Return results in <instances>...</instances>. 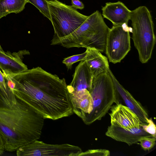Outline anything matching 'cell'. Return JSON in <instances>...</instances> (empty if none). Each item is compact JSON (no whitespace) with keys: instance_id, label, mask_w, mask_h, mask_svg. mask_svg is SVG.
I'll use <instances>...</instances> for the list:
<instances>
[{"instance_id":"4","label":"cell","mask_w":156,"mask_h":156,"mask_svg":"<svg viewBox=\"0 0 156 156\" xmlns=\"http://www.w3.org/2000/svg\"><path fill=\"white\" fill-rule=\"evenodd\" d=\"M89 91L93 99V106L90 113L82 120L87 125L101 120L114 103H120L119 95L108 73L93 77Z\"/></svg>"},{"instance_id":"7","label":"cell","mask_w":156,"mask_h":156,"mask_svg":"<svg viewBox=\"0 0 156 156\" xmlns=\"http://www.w3.org/2000/svg\"><path fill=\"white\" fill-rule=\"evenodd\" d=\"M131 27L128 25H113L107 37L105 52L109 61L120 62L131 49L130 32Z\"/></svg>"},{"instance_id":"3","label":"cell","mask_w":156,"mask_h":156,"mask_svg":"<svg viewBox=\"0 0 156 156\" xmlns=\"http://www.w3.org/2000/svg\"><path fill=\"white\" fill-rule=\"evenodd\" d=\"M109 29L101 13L96 10L71 34L63 37L52 39L51 44L60 45L67 48H92L105 52Z\"/></svg>"},{"instance_id":"11","label":"cell","mask_w":156,"mask_h":156,"mask_svg":"<svg viewBox=\"0 0 156 156\" xmlns=\"http://www.w3.org/2000/svg\"><path fill=\"white\" fill-rule=\"evenodd\" d=\"M102 16L111 22L113 25H128L131 11L122 2H108L102 6Z\"/></svg>"},{"instance_id":"19","label":"cell","mask_w":156,"mask_h":156,"mask_svg":"<svg viewBox=\"0 0 156 156\" xmlns=\"http://www.w3.org/2000/svg\"><path fill=\"white\" fill-rule=\"evenodd\" d=\"M87 54V52L86 51L82 54L74 55L64 58L62 62L66 65L68 69H71L73 64L75 63L85 60Z\"/></svg>"},{"instance_id":"12","label":"cell","mask_w":156,"mask_h":156,"mask_svg":"<svg viewBox=\"0 0 156 156\" xmlns=\"http://www.w3.org/2000/svg\"><path fill=\"white\" fill-rule=\"evenodd\" d=\"M111 76L114 85L120 97L122 99L126 106L132 111L144 125L148 124L149 115L147 111L142 104L119 82L110 70L108 72Z\"/></svg>"},{"instance_id":"23","label":"cell","mask_w":156,"mask_h":156,"mask_svg":"<svg viewBox=\"0 0 156 156\" xmlns=\"http://www.w3.org/2000/svg\"><path fill=\"white\" fill-rule=\"evenodd\" d=\"M72 5L71 6L75 9H83L84 8V4L79 0H71Z\"/></svg>"},{"instance_id":"20","label":"cell","mask_w":156,"mask_h":156,"mask_svg":"<svg viewBox=\"0 0 156 156\" xmlns=\"http://www.w3.org/2000/svg\"><path fill=\"white\" fill-rule=\"evenodd\" d=\"M156 138L153 136L144 137L139 140L142 149L145 151H149L153 148L156 144Z\"/></svg>"},{"instance_id":"21","label":"cell","mask_w":156,"mask_h":156,"mask_svg":"<svg viewBox=\"0 0 156 156\" xmlns=\"http://www.w3.org/2000/svg\"><path fill=\"white\" fill-rule=\"evenodd\" d=\"M110 155V151L105 149H89L81 153L79 156H109Z\"/></svg>"},{"instance_id":"17","label":"cell","mask_w":156,"mask_h":156,"mask_svg":"<svg viewBox=\"0 0 156 156\" xmlns=\"http://www.w3.org/2000/svg\"><path fill=\"white\" fill-rule=\"evenodd\" d=\"M27 3V0H0V19L11 13L21 12Z\"/></svg>"},{"instance_id":"24","label":"cell","mask_w":156,"mask_h":156,"mask_svg":"<svg viewBox=\"0 0 156 156\" xmlns=\"http://www.w3.org/2000/svg\"><path fill=\"white\" fill-rule=\"evenodd\" d=\"M0 87L2 90H6L8 88L5 78L0 69Z\"/></svg>"},{"instance_id":"5","label":"cell","mask_w":156,"mask_h":156,"mask_svg":"<svg viewBox=\"0 0 156 156\" xmlns=\"http://www.w3.org/2000/svg\"><path fill=\"white\" fill-rule=\"evenodd\" d=\"M132 26V39L142 63L151 58L156 41L154 25L151 12L145 6L131 11L130 19Z\"/></svg>"},{"instance_id":"22","label":"cell","mask_w":156,"mask_h":156,"mask_svg":"<svg viewBox=\"0 0 156 156\" xmlns=\"http://www.w3.org/2000/svg\"><path fill=\"white\" fill-rule=\"evenodd\" d=\"M147 122V124L142 126L143 129L147 133L156 138V126L152 118H149Z\"/></svg>"},{"instance_id":"18","label":"cell","mask_w":156,"mask_h":156,"mask_svg":"<svg viewBox=\"0 0 156 156\" xmlns=\"http://www.w3.org/2000/svg\"><path fill=\"white\" fill-rule=\"evenodd\" d=\"M28 2L34 5L45 17L51 21V17L47 0H27Z\"/></svg>"},{"instance_id":"25","label":"cell","mask_w":156,"mask_h":156,"mask_svg":"<svg viewBox=\"0 0 156 156\" xmlns=\"http://www.w3.org/2000/svg\"><path fill=\"white\" fill-rule=\"evenodd\" d=\"M5 151L3 140L0 133V155H2Z\"/></svg>"},{"instance_id":"14","label":"cell","mask_w":156,"mask_h":156,"mask_svg":"<svg viewBox=\"0 0 156 156\" xmlns=\"http://www.w3.org/2000/svg\"><path fill=\"white\" fill-rule=\"evenodd\" d=\"M73 112L83 120L93 109L92 98L88 90L69 93Z\"/></svg>"},{"instance_id":"9","label":"cell","mask_w":156,"mask_h":156,"mask_svg":"<svg viewBox=\"0 0 156 156\" xmlns=\"http://www.w3.org/2000/svg\"><path fill=\"white\" fill-rule=\"evenodd\" d=\"M110 110L111 125L119 126L126 130L144 137L153 136L143 129L142 126L144 125L137 116L126 106L121 103L115 104Z\"/></svg>"},{"instance_id":"16","label":"cell","mask_w":156,"mask_h":156,"mask_svg":"<svg viewBox=\"0 0 156 156\" xmlns=\"http://www.w3.org/2000/svg\"><path fill=\"white\" fill-rule=\"evenodd\" d=\"M105 135L115 141L125 143L129 146L138 144L139 140L144 137L140 134L126 130L119 126L111 124L108 127Z\"/></svg>"},{"instance_id":"2","label":"cell","mask_w":156,"mask_h":156,"mask_svg":"<svg viewBox=\"0 0 156 156\" xmlns=\"http://www.w3.org/2000/svg\"><path fill=\"white\" fill-rule=\"evenodd\" d=\"M44 119L8 87H0V133L5 150L16 151L41 137Z\"/></svg>"},{"instance_id":"6","label":"cell","mask_w":156,"mask_h":156,"mask_svg":"<svg viewBox=\"0 0 156 156\" xmlns=\"http://www.w3.org/2000/svg\"><path fill=\"white\" fill-rule=\"evenodd\" d=\"M48 4L54 34L52 39L61 38L71 34L87 19L71 6L58 0H48Z\"/></svg>"},{"instance_id":"15","label":"cell","mask_w":156,"mask_h":156,"mask_svg":"<svg viewBox=\"0 0 156 156\" xmlns=\"http://www.w3.org/2000/svg\"><path fill=\"white\" fill-rule=\"evenodd\" d=\"M85 61L90 69L93 77L103 73H108L109 68L108 58L101 52L94 48H86Z\"/></svg>"},{"instance_id":"13","label":"cell","mask_w":156,"mask_h":156,"mask_svg":"<svg viewBox=\"0 0 156 156\" xmlns=\"http://www.w3.org/2000/svg\"><path fill=\"white\" fill-rule=\"evenodd\" d=\"M93 78L91 70L85 61H81L75 68L72 80L67 85L69 93L77 92L85 89L89 91Z\"/></svg>"},{"instance_id":"1","label":"cell","mask_w":156,"mask_h":156,"mask_svg":"<svg viewBox=\"0 0 156 156\" xmlns=\"http://www.w3.org/2000/svg\"><path fill=\"white\" fill-rule=\"evenodd\" d=\"M15 84L13 92L43 117L56 120L73 114L65 78L39 67L18 73H7Z\"/></svg>"},{"instance_id":"10","label":"cell","mask_w":156,"mask_h":156,"mask_svg":"<svg viewBox=\"0 0 156 156\" xmlns=\"http://www.w3.org/2000/svg\"><path fill=\"white\" fill-rule=\"evenodd\" d=\"M29 55V51L26 50L13 53L9 51L5 52L0 45V68L2 72L16 73L28 69L23 59L24 55Z\"/></svg>"},{"instance_id":"8","label":"cell","mask_w":156,"mask_h":156,"mask_svg":"<svg viewBox=\"0 0 156 156\" xmlns=\"http://www.w3.org/2000/svg\"><path fill=\"white\" fill-rule=\"evenodd\" d=\"M83 152L80 147L68 144H50L35 140L19 147L17 156H79Z\"/></svg>"}]
</instances>
